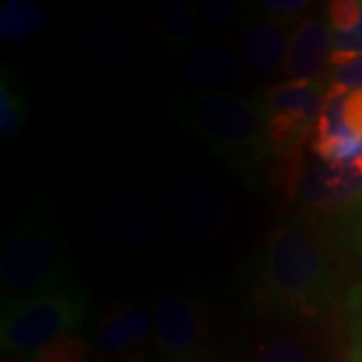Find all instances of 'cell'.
Listing matches in <instances>:
<instances>
[{
  "label": "cell",
  "mask_w": 362,
  "mask_h": 362,
  "mask_svg": "<svg viewBox=\"0 0 362 362\" xmlns=\"http://www.w3.org/2000/svg\"><path fill=\"white\" fill-rule=\"evenodd\" d=\"M264 11L274 16H280V18H288L290 14H298L306 8H310V0H268V2H262Z\"/></svg>",
  "instance_id": "obj_24"
},
{
  "label": "cell",
  "mask_w": 362,
  "mask_h": 362,
  "mask_svg": "<svg viewBox=\"0 0 362 362\" xmlns=\"http://www.w3.org/2000/svg\"><path fill=\"white\" fill-rule=\"evenodd\" d=\"M30 356L35 362H89L87 344L77 334L61 338L59 342Z\"/></svg>",
  "instance_id": "obj_19"
},
{
  "label": "cell",
  "mask_w": 362,
  "mask_h": 362,
  "mask_svg": "<svg viewBox=\"0 0 362 362\" xmlns=\"http://www.w3.org/2000/svg\"><path fill=\"white\" fill-rule=\"evenodd\" d=\"M197 13H199V21H204V25L214 30H223V28H230L240 18L242 4L232 2V0H204Z\"/></svg>",
  "instance_id": "obj_20"
},
{
  "label": "cell",
  "mask_w": 362,
  "mask_h": 362,
  "mask_svg": "<svg viewBox=\"0 0 362 362\" xmlns=\"http://www.w3.org/2000/svg\"><path fill=\"white\" fill-rule=\"evenodd\" d=\"M292 18L274 14H259L247 18L240 28L238 49L250 73L258 77H272L282 71L292 39Z\"/></svg>",
  "instance_id": "obj_10"
},
{
  "label": "cell",
  "mask_w": 362,
  "mask_h": 362,
  "mask_svg": "<svg viewBox=\"0 0 362 362\" xmlns=\"http://www.w3.org/2000/svg\"><path fill=\"white\" fill-rule=\"evenodd\" d=\"M330 33H350L362 18V0H334L326 8Z\"/></svg>",
  "instance_id": "obj_21"
},
{
  "label": "cell",
  "mask_w": 362,
  "mask_h": 362,
  "mask_svg": "<svg viewBox=\"0 0 362 362\" xmlns=\"http://www.w3.org/2000/svg\"><path fill=\"white\" fill-rule=\"evenodd\" d=\"M350 316H352V326H354V334L358 338V344L362 349V288L350 298L349 306Z\"/></svg>",
  "instance_id": "obj_25"
},
{
  "label": "cell",
  "mask_w": 362,
  "mask_h": 362,
  "mask_svg": "<svg viewBox=\"0 0 362 362\" xmlns=\"http://www.w3.org/2000/svg\"><path fill=\"white\" fill-rule=\"evenodd\" d=\"M85 318V296L73 284L2 306L0 344L11 356H30L71 337Z\"/></svg>",
  "instance_id": "obj_4"
},
{
  "label": "cell",
  "mask_w": 362,
  "mask_h": 362,
  "mask_svg": "<svg viewBox=\"0 0 362 362\" xmlns=\"http://www.w3.org/2000/svg\"><path fill=\"white\" fill-rule=\"evenodd\" d=\"M252 362H322V344L308 328L280 332L259 342Z\"/></svg>",
  "instance_id": "obj_15"
},
{
  "label": "cell",
  "mask_w": 362,
  "mask_h": 362,
  "mask_svg": "<svg viewBox=\"0 0 362 362\" xmlns=\"http://www.w3.org/2000/svg\"><path fill=\"white\" fill-rule=\"evenodd\" d=\"M156 337L153 314L145 310L137 302H115L99 322L97 346L111 356L135 358L137 352Z\"/></svg>",
  "instance_id": "obj_12"
},
{
  "label": "cell",
  "mask_w": 362,
  "mask_h": 362,
  "mask_svg": "<svg viewBox=\"0 0 362 362\" xmlns=\"http://www.w3.org/2000/svg\"><path fill=\"white\" fill-rule=\"evenodd\" d=\"M156 342L169 356L192 354L211 332V312L206 302L185 292L168 290L153 304Z\"/></svg>",
  "instance_id": "obj_7"
},
{
  "label": "cell",
  "mask_w": 362,
  "mask_h": 362,
  "mask_svg": "<svg viewBox=\"0 0 362 362\" xmlns=\"http://www.w3.org/2000/svg\"><path fill=\"white\" fill-rule=\"evenodd\" d=\"M127 362H143V361H141V358H137V356H135V358H129Z\"/></svg>",
  "instance_id": "obj_28"
},
{
  "label": "cell",
  "mask_w": 362,
  "mask_h": 362,
  "mask_svg": "<svg viewBox=\"0 0 362 362\" xmlns=\"http://www.w3.org/2000/svg\"><path fill=\"white\" fill-rule=\"evenodd\" d=\"M83 47L97 66L111 71L125 57V33L115 23H93L83 30Z\"/></svg>",
  "instance_id": "obj_17"
},
{
  "label": "cell",
  "mask_w": 362,
  "mask_h": 362,
  "mask_svg": "<svg viewBox=\"0 0 362 362\" xmlns=\"http://www.w3.org/2000/svg\"><path fill=\"white\" fill-rule=\"evenodd\" d=\"M181 119L214 157L250 187L274 159L258 101L233 93H192L181 101Z\"/></svg>",
  "instance_id": "obj_2"
},
{
  "label": "cell",
  "mask_w": 362,
  "mask_h": 362,
  "mask_svg": "<svg viewBox=\"0 0 362 362\" xmlns=\"http://www.w3.org/2000/svg\"><path fill=\"white\" fill-rule=\"evenodd\" d=\"M274 183L286 199L298 206L324 211L337 209L362 197V159L322 163L314 157L310 161L304 156V147H298L280 157L274 169Z\"/></svg>",
  "instance_id": "obj_5"
},
{
  "label": "cell",
  "mask_w": 362,
  "mask_h": 362,
  "mask_svg": "<svg viewBox=\"0 0 362 362\" xmlns=\"http://www.w3.org/2000/svg\"><path fill=\"white\" fill-rule=\"evenodd\" d=\"M244 59L232 45H202L185 57L183 78L192 93H228L244 77Z\"/></svg>",
  "instance_id": "obj_11"
},
{
  "label": "cell",
  "mask_w": 362,
  "mask_h": 362,
  "mask_svg": "<svg viewBox=\"0 0 362 362\" xmlns=\"http://www.w3.org/2000/svg\"><path fill=\"white\" fill-rule=\"evenodd\" d=\"M28 117V99L23 81L11 66H2L0 75V137L13 139L25 127Z\"/></svg>",
  "instance_id": "obj_18"
},
{
  "label": "cell",
  "mask_w": 362,
  "mask_h": 362,
  "mask_svg": "<svg viewBox=\"0 0 362 362\" xmlns=\"http://www.w3.org/2000/svg\"><path fill=\"white\" fill-rule=\"evenodd\" d=\"M165 211L173 228L194 240H214L230 226V209L218 192L189 177L169 187Z\"/></svg>",
  "instance_id": "obj_8"
},
{
  "label": "cell",
  "mask_w": 362,
  "mask_h": 362,
  "mask_svg": "<svg viewBox=\"0 0 362 362\" xmlns=\"http://www.w3.org/2000/svg\"><path fill=\"white\" fill-rule=\"evenodd\" d=\"M247 300L259 316L316 322L337 300L338 282L322 240L304 223L276 226L247 266Z\"/></svg>",
  "instance_id": "obj_1"
},
{
  "label": "cell",
  "mask_w": 362,
  "mask_h": 362,
  "mask_svg": "<svg viewBox=\"0 0 362 362\" xmlns=\"http://www.w3.org/2000/svg\"><path fill=\"white\" fill-rule=\"evenodd\" d=\"M332 33L322 18L308 16L296 23L288 47L282 73L288 78L326 81L330 71Z\"/></svg>",
  "instance_id": "obj_13"
},
{
  "label": "cell",
  "mask_w": 362,
  "mask_h": 362,
  "mask_svg": "<svg viewBox=\"0 0 362 362\" xmlns=\"http://www.w3.org/2000/svg\"><path fill=\"white\" fill-rule=\"evenodd\" d=\"M49 26V13L37 0H6L0 6V37L6 42H25Z\"/></svg>",
  "instance_id": "obj_16"
},
{
  "label": "cell",
  "mask_w": 362,
  "mask_h": 362,
  "mask_svg": "<svg viewBox=\"0 0 362 362\" xmlns=\"http://www.w3.org/2000/svg\"><path fill=\"white\" fill-rule=\"evenodd\" d=\"M326 89V81L288 78L262 93L258 107L274 156L282 157L312 141Z\"/></svg>",
  "instance_id": "obj_6"
},
{
  "label": "cell",
  "mask_w": 362,
  "mask_h": 362,
  "mask_svg": "<svg viewBox=\"0 0 362 362\" xmlns=\"http://www.w3.org/2000/svg\"><path fill=\"white\" fill-rule=\"evenodd\" d=\"M97 233L119 252L139 254L153 244L156 216L149 204L135 194H119L105 199L93 214Z\"/></svg>",
  "instance_id": "obj_9"
},
{
  "label": "cell",
  "mask_w": 362,
  "mask_h": 362,
  "mask_svg": "<svg viewBox=\"0 0 362 362\" xmlns=\"http://www.w3.org/2000/svg\"><path fill=\"white\" fill-rule=\"evenodd\" d=\"M328 85H337L346 90H362V52L352 57L349 63L328 71Z\"/></svg>",
  "instance_id": "obj_22"
},
{
  "label": "cell",
  "mask_w": 362,
  "mask_h": 362,
  "mask_svg": "<svg viewBox=\"0 0 362 362\" xmlns=\"http://www.w3.org/2000/svg\"><path fill=\"white\" fill-rule=\"evenodd\" d=\"M199 13L189 0H163L153 14V35L173 54H183L194 47Z\"/></svg>",
  "instance_id": "obj_14"
},
{
  "label": "cell",
  "mask_w": 362,
  "mask_h": 362,
  "mask_svg": "<svg viewBox=\"0 0 362 362\" xmlns=\"http://www.w3.org/2000/svg\"><path fill=\"white\" fill-rule=\"evenodd\" d=\"M344 125L362 139V90H350L344 103Z\"/></svg>",
  "instance_id": "obj_23"
},
{
  "label": "cell",
  "mask_w": 362,
  "mask_h": 362,
  "mask_svg": "<svg viewBox=\"0 0 362 362\" xmlns=\"http://www.w3.org/2000/svg\"><path fill=\"white\" fill-rule=\"evenodd\" d=\"M2 362H35V361H33V356H8V358H4Z\"/></svg>",
  "instance_id": "obj_27"
},
{
  "label": "cell",
  "mask_w": 362,
  "mask_h": 362,
  "mask_svg": "<svg viewBox=\"0 0 362 362\" xmlns=\"http://www.w3.org/2000/svg\"><path fill=\"white\" fill-rule=\"evenodd\" d=\"M165 362H209L202 352H192V354H181V356H169Z\"/></svg>",
  "instance_id": "obj_26"
},
{
  "label": "cell",
  "mask_w": 362,
  "mask_h": 362,
  "mask_svg": "<svg viewBox=\"0 0 362 362\" xmlns=\"http://www.w3.org/2000/svg\"><path fill=\"white\" fill-rule=\"evenodd\" d=\"M69 284L71 256L54 218L42 209L18 218L0 256L2 306Z\"/></svg>",
  "instance_id": "obj_3"
}]
</instances>
